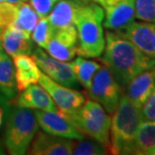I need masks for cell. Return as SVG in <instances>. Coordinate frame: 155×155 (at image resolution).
<instances>
[{"mask_svg":"<svg viewBox=\"0 0 155 155\" xmlns=\"http://www.w3.org/2000/svg\"><path fill=\"white\" fill-rule=\"evenodd\" d=\"M12 61L18 92L23 91L30 85L38 83L41 71L31 54H17L12 58Z\"/></svg>","mask_w":155,"mask_h":155,"instance_id":"obj_16","label":"cell"},{"mask_svg":"<svg viewBox=\"0 0 155 155\" xmlns=\"http://www.w3.org/2000/svg\"><path fill=\"white\" fill-rule=\"evenodd\" d=\"M9 105H10L9 104V101L6 99L5 96L0 92V106L3 107L4 109H7V108L9 107Z\"/></svg>","mask_w":155,"mask_h":155,"instance_id":"obj_29","label":"cell"},{"mask_svg":"<svg viewBox=\"0 0 155 155\" xmlns=\"http://www.w3.org/2000/svg\"><path fill=\"white\" fill-rule=\"evenodd\" d=\"M0 43L10 58L22 54H31L33 51L31 35L15 26H9L4 30L0 36Z\"/></svg>","mask_w":155,"mask_h":155,"instance_id":"obj_17","label":"cell"},{"mask_svg":"<svg viewBox=\"0 0 155 155\" xmlns=\"http://www.w3.org/2000/svg\"><path fill=\"white\" fill-rule=\"evenodd\" d=\"M107 147L95 139H81L75 140L73 154L74 155H104L108 152Z\"/></svg>","mask_w":155,"mask_h":155,"instance_id":"obj_23","label":"cell"},{"mask_svg":"<svg viewBox=\"0 0 155 155\" xmlns=\"http://www.w3.org/2000/svg\"><path fill=\"white\" fill-rule=\"evenodd\" d=\"M0 92L10 102L17 95L13 61L4 51H0Z\"/></svg>","mask_w":155,"mask_h":155,"instance_id":"obj_19","label":"cell"},{"mask_svg":"<svg viewBox=\"0 0 155 155\" xmlns=\"http://www.w3.org/2000/svg\"><path fill=\"white\" fill-rule=\"evenodd\" d=\"M22 1H27V0H5V2L12 3V4H16V3L22 2Z\"/></svg>","mask_w":155,"mask_h":155,"instance_id":"obj_31","label":"cell"},{"mask_svg":"<svg viewBox=\"0 0 155 155\" xmlns=\"http://www.w3.org/2000/svg\"><path fill=\"white\" fill-rule=\"evenodd\" d=\"M17 14V4L0 2V36L9 26H13Z\"/></svg>","mask_w":155,"mask_h":155,"instance_id":"obj_25","label":"cell"},{"mask_svg":"<svg viewBox=\"0 0 155 155\" xmlns=\"http://www.w3.org/2000/svg\"><path fill=\"white\" fill-rule=\"evenodd\" d=\"M28 1L39 17L48 16L54 5L52 0H28Z\"/></svg>","mask_w":155,"mask_h":155,"instance_id":"obj_28","label":"cell"},{"mask_svg":"<svg viewBox=\"0 0 155 155\" xmlns=\"http://www.w3.org/2000/svg\"><path fill=\"white\" fill-rule=\"evenodd\" d=\"M104 10L95 2L78 3L74 23L78 32L77 54L79 57L100 58L105 48Z\"/></svg>","mask_w":155,"mask_h":155,"instance_id":"obj_2","label":"cell"},{"mask_svg":"<svg viewBox=\"0 0 155 155\" xmlns=\"http://www.w3.org/2000/svg\"><path fill=\"white\" fill-rule=\"evenodd\" d=\"M52 32H54V29L49 24L48 16L39 17L35 28L31 32V39L38 46L45 49L49 38H51Z\"/></svg>","mask_w":155,"mask_h":155,"instance_id":"obj_24","label":"cell"},{"mask_svg":"<svg viewBox=\"0 0 155 155\" xmlns=\"http://www.w3.org/2000/svg\"><path fill=\"white\" fill-rule=\"evenodd\" d=\"M76 0H58L48 15V19L52 29H60L74 23L76 9Z\"/></svg>","mask_w":155,"mask_h":155,"instance_id":"obj_18","label":"cell"},{"mask_svg":"<svg viewBox=\"0 0 155 155\" xmlns=\"http://www.w3.org/2000/svg\"><path fill=\"white\" fill-rule=\"evenodd\" d=\"M104 10L103 25L108 30H119L135 19V0H93Z\"/></svg>","mask_w":155,"mask_h":155,"instance_id":"obj_9","label":"cell"},{"mask_svg":"<svg viewBox=\"0 0 155 155\" xmlns=\"http://www.w3.org/2000/svg\"><path fill=\"white\" fill-rule=\"evenodd\" d=\"M135 18L155 23V0H135Z\"/></svg>","mask_w":155,"mask_h":155,"instance_id":"obj_26","label":"cell"},{"mask_svg":"<svg viewBox=\"0 0 155 155\" xmlns=\"http://www.w3.org/2000/svg\"><path fill=\"white\" fill-rule=\"evenodd\" d=\"M38 128V120L31 110L9 105L6 111L4 133V145L7 153L26 154Z\"/></svg>","mask_w":155,"mask_h":155,"instance_id":"obj_4","label":"cell"},{"mask_svg":"<svg viewBox=\"0 0 155 155\" xmlns=\"http://www.w3.org/2000/svg\"><path fill=\"white\" fill-rule=\"evenodd\" d=\"M143 121H155V88L140 109Z\"/></svg>","mask_w":155,"mask_h":155,"instance_id":"obj_27","label":"cell"},{"mask_svg":"<svg viewBox=\"0 0 155 155\" xmlns=\"http://www.w3.org/2000/svg\"><path fill=\"white\" fill-rule=\"evenodd\" d=\"M142 121L140 109L127 95L121 96L116 110L111 117L108 151L114 155L133 154L135 137Z\"/></svg>","mask_w":155,"mask_h":155,"instance_id":"obj_3","label":"cell"},{"mask_svg":"<svg viewBox=\"0 0 155 155\" xmlns=\"http://www.w3.org/2000/svg\"><path fill=\"white\" fill-rule=\"evenodd\" d=\"M105 39L101 61L122 88L140 73L155 68V58L145 54L117 31L108 30Z\"/></svg>","mask_w":155,"mask_h":155,"instance_id":"obj_1","label":"cell"},{"mask_svg":"<svg viewBox=\"0 0 155 155\" xmlns=\"http://www.w3.org/2000/svg\"><path fill=\"white\" fill-rule=\"evenodd\" d=\"M74 144V139L38 131L29 145L27 153L31 155H71L73 154Z\"/></svg>","mask_w":155,"mask_h":155,"instance_id":"obj_13","label":"cell"},{"mask_svg":"<svg viewBox=\"0 0 155 155\" xmlns=\"http://www.w3.org/2000/svg\"><path fill=\"white\" fill-rule=\"evenodd\" d=\"M121 88L110 71L105 66H101L87 92L90 99L98 102L108 114L112 115L122 96Z\"/></svg>","mask_w":155,"mask_h":155,"instance_id":"obj_6","label":"cell"},{"mask_svg":"<svg viewBox=\"0 0 155 155\" xmlns=\"http://www.w3.org/2000/svg\"><path fill=\"white\" fill-rule=\"evenodd\" d=\"M115 31V30H114ZM129 39L141 51L155 58V23L143 20H133L122 28L116 30Z\"/></svg>","mask_w":155,"mask_h":155,"instance_id":"obj_12","label":"cell"},{"mask_svg":"<svg viewBox=\"0 0 155 155\" xmlns=\"http://www.w3.org/2000/svg\"><path fill=\"white\" fill-rule=\"evenodd\" d=\"M17 4V14L15 19V27L23 30L27 35H31V32L35 28L38 21L39 19L38 14L36 13L32 6L27 1H22Z\"/></svg>","mask_w":155,"mask_h":155,"instance_id":"obj_22","label":"cell"},{"mask_svg":"<svg viewBox=\"0 0 155 155\" xmlns=\"http://www.w3.org/2000/svg\"><path fill=\"white\" fill-rule=\"evenodd\" d=\"M3 116H4V108L0 106V126H1V124H2Z\"/></svg>","mask_w":155,"mask_h":155,"instance_id":"obj_30","label":"cell"},{"mask_svg":"<svg viewBox=\"0 0 155 155\" xmlns=\"http://www.w3.org/2000/svg\"><path fill=\"white\" fill-rule=\"evenodd\" d=\"M9 104L29 110L54 111V112L58 111L48 91L41 85L39 86L36 84L30 85L23 91H21L20 94L16 95L9 102Z\"/></svg>","mask_w":155,"mask_h":155,"instance_id":"obj_14","label":"cell"},{"mask_svg":"<svg viewBox=\"0 0 155 155\" xmlns=\"http://www.w3.org/2000/svg\"><path fill=\"white\" fill-rule=\"evenodd\" d=\"M151 155H155V149L153 150V152H152V153H151Z\"/></svg>","mask_w":155,"mask_h":155,"instance_id":"obj_33","label":"cell"},{"mask_svg":"<svg viewBox=\"0 0 155 155\" xmlns=\"http://www.w3.org/2000/svg\"><path fill=\"white\" fill-rule=\"evenodd\" d=\"M33 113L38 120L39 128L43 132L74 140H81L85 138V135L82 134L74 126V124L58 111L54 112V111L35 110Z\"/></svg>","mask_w":155,"mask_h":155,"instance_id":"obj_10","label":"cell"},{"mask_svg":"<svg viewBox=\"0 0 155 155\" xmlns=\"http://www.w3.org/2000/svg\"><path fill=\"white\" fill-rule=\"evenodd\" d=\"M78 32L75 24L54 30L45 48L51 57L58 61H70L77 55Z\"/></svg>","mask_w":155,"mask_h":155,"instance_id":"obj_11","label":"cell"},{"mask_svg":"<svg viewBox=\"0 0 155 155\" xmlns=\"http://www.w3.org/2000/svg\"><path fill=\"white\" fill-rule=\"evenodd\" d=\"M66 117L82 134L109 148L111 117L98 102L89 98L76 113Z\"/></svg>","mask_w":155,"mask_h":155,"instance_id":"obj_5","label":"cell"},{"mask_svg":"<svg viewBox=\"0 0 155 155\" xmlns=\"http://www.w3.org/2000/svg\"><path fill=\"white\" fill-rule=\"evenodd\" d=\"M31 57L35 58L40 71L54 82L73 89H77L80 85L73 72L71 63L58 61L51 57L39 46L33 49Z\"/></svg>","mask_w":155,"mask_h":155,"instance_id":"obj_8","label":"cell"},{"mask_svg":"<svg viewBox=\"0 0 155 155\" xmlns=\"http://www.w3.org/2000/svg\"><path fill=\"white\" fill-rule=\"evenodd\" d=\"M76 1L80 3H89V2H93V0H76Z\"/></svg>","mask_w":155,"mask_h":155,"instance_id":"obj_32","label":"cell"},{"mask_svg":"<svg viewBox=\"0 0 155 155\" xmlns=\"http://www.w3.org/2000/svg\"><path fill=\"white\" fill-rule=\"evenodd\" d=\"M3 48H2V45H1V43H0V51H1V49H2Z\"/></svg>","mask_w":155,"mask_h":155,"instance_id":"obj_34","label":"cell"},{"mask_svg":"<svg viewBox=\"0 0 155 155\" xmlns=\"http://www.w3.org/2000/svg\"><path fill=\"white\" fill-rule=\"evenodd\" d=\"M52 1H54V4H55V2H58V0H52Z\"/></svg>","mask_w":155,"mask_h":155,"instance_id":"obj_35","label":"cell"},{"mask_svg":"<svg viewBox=\"0 0 155 155\" xmlns=\"http://www.w3.org/2000/svg\"><path fill=\"white\" fill-rule=\"evenodd\" d=\"M71 66L79 84L88 91L91 87L93 78L101 68V64L95 61L79 57L72 61Z\"/></svg>","mask_w":155,"mask_h":155,"instance_id":"obj_21","label":"cell"},{"mask_svg":"<svg viewBox=\"0 0 155 155\" xmlns=\"http://www.w3.org/2000/svg\"><path fill=\"white\" fill-rule=\"evenodd\" d=\"M155 149V121H142L136 134L133 154L151 155Z\"/></svg>","mask_w":155,"mask_h":155,"instance_id":"obj_20","label":"cell"},{"mask_svg":"<svg viewBox=\"0 0 155 155\" xmlns=\"http://www.w3.org/2000/svg\"><path fill=\"white\" fill-rule=\"evenodd\" d=\"M38 83L48 91L58 110L64 116L76 113L86 101L84 93L54 82L42 72L40 74Z\"/></svg>","mask_w":155,"mask_h":155,"instance_id":"obj_7","label":"cell"},{"mask_svg":"<svg viewBox=\"0 0 155 155\" xmlns=\"http://www.w3.org/2000/svg\"><path fill=\"white\" fill-rule=\"evenodd\" d=\"M126 95L139 109L155 88V68L140 73L127 84Z\"/></svg>","mask_w":155,"mask_h":155,"instance_id":"obj_15","label":"cell"},{"mask_svg":"<svg viewBox=\"0 0 155 155\" xmlns=\"http://www.w3.org/2000/svg\"><path fill=\"white\" fill-rule=\"evenodd\" d=\"M5 1V0H0V2H4Z\"/></svg>","mask_w":155,"mask_h":155,"instance_id":"obj_36","label":"cell"}]
</instances>
